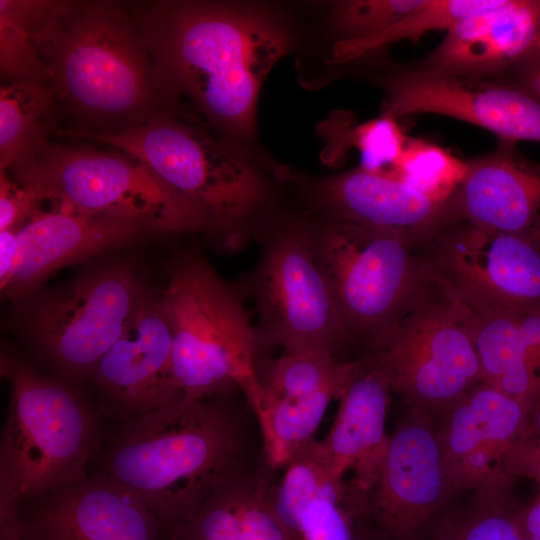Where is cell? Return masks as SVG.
I'll return each mask as SVG.
<instances>
[{"label": "cell", "mask_w": 540, "mask_h": 540, "mask_svg": "<svg viewBox=\"0 0 540 540\" xmlns=\"http://www.w3.org/2000/svg\"><path fill=\"white\" fill-rule=\"evenodd\" d=\"M151 58V80L166 106L187 98L216 128L251 138L258 96L289 47L283 25L251 4L131 2Z\"/></svg>", "instance_id": "6da1fadb"}, {"label": "cell", "mask_w": 540, "mask_h": 540, "mask_svg": "<svg viewBox=\"0 0 540 540\" xmlns=\"http://www.w3.org/2000/svg\"><path fill=\"white\" fill-rule=\"evenodd\" d=\"M0 11L27 30L60 109L76 122L56 135L119 134L166 113L129 4L2 0Z\"/></svg>", "instance_id": "7a4b0ae2"}, {"label": "cell", "mask_w": 540, "mask_h": 540, "mask_svg": "<svg viewBox=\"0 0 540 540\" xmlns=\"http://www.w3.org/2000/svg\"><path fill=\"white\" fill-rule=\"evenodd\" d=\"M239 439L232 415L212 398L177 400L125 418L101 474L139 497L166 533L240 472Z\"/></svg>", "instance_id": "3957f363"}, {"label": "cell", "mask_w": 540, "mask_h": 540, "mask_svg": "<svg viewBox=\"0 0 540 540\" xmlns=\"http://www.w3.org/2000/svg\"><path fill=\"white\" fill-rule=\"evenodd\" d=\"M172 334L177 400L209 399L239 388L254 408L261 397L258 336L239 292L196 254L179 260L158 294Z\"/></svg>", "instance_id": "277c9868"}, {"label": "cell", "mask_w": 540, "mask_h": 540, "mask_svg": "<svg viewBox=\"0 0 540 540\" xmlns=\"http://www.w3.org/2000/svg\"><path fill=\"white\" fill-rule=\"evenodd\" d=\"M9 405L0 444V514L84 478L96 441L93 416L67 384L27 362L1 356Z\"/></svg>", "instance_id": "5b68a950"}, {"label": "cell", "mask_w": 540, "mask_h": 540, "mask_svg": "<svg viewBox=\"0 0 540 540\" xmlns=\"http://www.w3.org/2000/svg\"><path fill=\"white\" fill-rule=\"evenodd\" d=\"M42 202L130 219L150 232L209 229L202 212L133 156L43 142L6 170Z\"/></svg>", "instance_id": "8992f818"}, {"label": "cell", "mask_w": 540, "mask_h": 540, "mask_svg": "<svg viewBox=\"0 0 540 540\" xmlns=\"http://www.w3.org/2000/svg\"><path fill=\"white\" fill-rule=\"evenodd\" d=\"M310 228L350 342L374 348L434 291L419 247L405 234L331 220Z\"/></svg>", "instance_id": "52a82bcc"}, {"label": "cell", "mask_w": 540, "mask_h": 540, "mask_svg": "<svg viewBox=\"0 0 540 540\" xmlns=\"http://www.w3.org/2000/svg\"><path fill=\"white\" fill-rule=\"evenodd\" d=\"M95 140L141 161L159 178L196 206L209 229L240 245L250 221L266 198L259 173L242 158L201 130L167 113L119 134H76Z\"/></svg>", "instance_id": "ba28073f"}, {"label": "cell", "mask_w": 540, "mask_h": 540, "mask_svg": "<svg viewBox=\"0 0 540 540\" xmlns=\"http://www.w3.org/2000/svg\"><path fill=\"white\" fill-rule=\"evenodd\" d=\"M263 339L285 353L329 352L350 341L317 257L310 224L288 222L267 232L247 278Z\"/></svg>", "instance_id": "9c48e42d"}, {"label": "cell", "mask_w": 540, "mask_h": 540, "mask_svg": "<svg viewBox=\"0 0 540 540\" xmlns=\"http://www.w3.org/2000/svg\"><path fill=\"white\" fill-rule=\"evenodd\" d=\"M147 292L128 264L89 271L33 298L27 314L29 334L58 369L91 376Z\"/></svg>", "instance_id": "30bf717a"}, {"label": "cell", "mask_w": 540, "mask_h": 540, "mask_svg": "<svg viewBox=\"0 0 540 540\" xmlns=\"http://www.w3.org/2000/svg\"><path fill=\"white\" fill-rule=\"evenodd\" d=\"M432 293L373 348L369 357L383 370L392 391L412 407L427 412L445 411L482 382L465 307Z\"/></svg>", "instance_id": "8fae6325"}, {"label": "cell", "mask_w": 540, "mask_h": 540, "mask_svg": "<svg viewBox=\"0 0 540 540\" xmlns=\"http://www.w3.org/2000/svg\"><path fill=\"white\" fill-rule=\"evenodd\" d=\"M420 252L433 288L470 309H540V239L459 220Z\"/></svg>", "instance_id": "7c38bea8"}, {"label": "cell", "mask_w": 540, "mask_h": 540, "mask_svg": "<svg viewBox=\"0 0 540 540\" xmlns=\"http://www.w3.org/2000/svg\"><path fill=\"white\" fill-rule=\"evenodd\" d=\"M530 407L479 383L445 410L438 427L450 495L475 490L477 500L503 499L514 479L512 451Z\"/></svg>", "instance_id": "4fadbf2b"}, {"label": "cell", "mask_w": 540, "mask_h": 540, "mask_svg": "<svg viewBox=\"0 0 540 540\" xmlns=\"http://www.w3.org/2000/svg\"><path fill=\"white\" fill-rule=\"evenodd\" d=\"M382 113H431L482 127L502 141L540 143V101L504 81L428 76L409 68L379 78Z\"/></svg>", "instance_id": "5bb4252c"}, {"label": "cell", "mask_w": 540, "mask_h": 540, "mask_svg": "<svg viewBox=\"0 0 540 540\" xmlns=\"http://www.w3.org/2000/svg\"><path fill=\"white\" fill-rule=\"evenodd\" d=\"M414 408L393 434L369 514L382 540H411L450 495L438 427Z\"/></svg>", "instance_id": "9a60e30c"}, {"label": "cell", "mask_w": 540, "mask_h": 540, "mask_svg": "<svg viewBox=\"0 0 540 540\" xmlns=\"http://www.w3.org/2000/svg\"><path fill=\"white\" fill-rule=\"evenodd\" d=\"M446 31L441 43L409 69L428 76L501 80L540 33V0H503Z\"/></svg>", "instance_id": "2e32d148"}, {"label": "cell", "mask_w": 540, "mask_h": 540, "mask_svg": "<svg viewBox=\"0 0 540 540\" xmlns=\"http://www.w3.org/2000/svg\"><path fill=\"white\" fill-rule=\"evenodd\" d=\"M147 232L142 225L119 216L61 207L38 210L16 230L15 268L1 293L6 299L21 301L57 269L130 244Z\"/></svg>", "instance_id": "e0dca14e"}, {"label": "cell", "mask_w": 540, "mask_h": 540, "mask_svg": "<svg viewBox=\"0 0 540 540\" xmlns=\"http://www.w3.org/2000/svg\"><path fill=\"white\" fill-rule=\"evenodd\" d=\"M314 199L326 220L398 231L419 248L455 222L449 198L437 201L396 177L362 167L323 180Z\"/></svg>", "instance_id": "ac0fdd59"}, {"label": "cell", "mask_w": 540, "mask_h": 540, "mask_svg": "<svg viewBox=\"0 0 540 540\" xmlns=\"http://www.w3.org/2000/svg\"><path fill=\"white\" fill-rule=\"evenodd\" d=\"M391 391L380 367L370 358L359 361L338 397V412L327 436L310 444L333 479L345 481L352 472L351 486L365 496L377 483L389 445L385 421Z\"/></svg>", "instance_id": "d6986e66"}, {"label": "cell", "mask_w": 540, "mask_h": 540, "mask_svg": "<svg viewBox=\"0 0 540 540\" xmlns=\"http://www.w3.org/2000/svg\"><path fill=\"white\" fill-rule=\"evenodd\" d=\"M45 498L23 519L38 540H160L165 532L139 497L103 474Z\"/></svg>", "instance_id": "ffe728a7"}, {"label": "cell", "mask_w": 540, "mask_h": 540, "mask_svg": "<svg viewBox=\"0 0 540 540\" xmlns=\"http://www.w3.org/2000/svg\"><path fill=\"white\" fill-rule=\"evenodd\" d=\"M171 355V329L159 296L147 292L91 377L125 419L177 401Z\"/></svg>", "instance_id": "44dd1931"}, {"label": "cell", "mask_w": 540, "mask_h": 540, "mask_svg": "<svg viewBox=\"0 0 540 540\" xmlns=\"http://www.w3.org/2000/svg\"><path fill=\"white\" fill-rule=\"evenodd\" d=\"M449 200L457 221L540 239V164L520 154L514 143L502 141L468 161Z\"/></svg>", "instance_id": "7402d4cb"}, {"label": "cell", "mask_w": 540, "mask_h": 540, "mask_svg": "<svg viewBox=\"0 0 540 540\" xmlns=\"http://www.w3.org/2000/svg\"><path fill=\"white\" fill-rule=\"evenodd\" d=\"M273 487L240 472L220 484L168 540H298L280 521Z\"/></svg>", "instance_id": "603a6c76"}, {"label": "cell", "mask_w": 540, "mask_h": 540, "mask_svg": "<svg viewBox=\"0 0 540 540\" xmlns=\"http://www.w3.org/2000/svg\"><path fill=\"white\" fill-rule=\"evenodd\" d=\"M60 106L48 85L4 81L0 86V170L28 158L55 134Z\"/></svg>", "instance_id": "cb8c5ba5"}, {"label": "cell", "mask_w": 540, "mask_h": 540, "mask_svg": "<svg viewBox=\"0 0 540 540\" xmlns=\"http://www.w3.org/2000/svg\"><path fill=\"white\" fill-rule=\"evenodd\" d=\"M358 364L359 361H342L324 351L285 353L265 362L262 370L257 369L259 402L263 398L306 396L326 390L340 395Z\"/></svg>", "instance_id": "d4e9b609"}, {"label": "cell", "mask_w": 540, "mask_h": 540, "mask_svg": "<svg viewBox=\"0 0 540 540\" xmlns=\"http://www.w3.org/2000/svg\"><path fill=\"white\" fill-rule=\"evenodd\" d=\"M368 498L345 481L331 480L304 508L299 522L302 540H380L363 526Z\"/></svg>", "instance_id": "484cf974"}, {"label": "cell", "mask_w": 540, "mask_h": 540, "mask_svg": "<svg viewBox=\"0 0 540 540\" xmlns=\"http://www.w3.org/2000/svg\"><path fill=\"white\" fill-rule=\"evenodd\" d=\"M503 0H423L408 15L385 31L358 41H338L334 62H344L400 40L417 41L434 30H448L458 20L499 6Z\"/></svg>", "instance_id": "4316f807"}, {"label": "cell", "mask_w": 540, "mask_h": 540, "mask_svg": "<svg viewBox=\"0 0 540 540\" xmlns=\"http://www.w3.org/2000/svg\"><path fill=\"white\" fill-rule=\"evenodd\" d=\"M322 132L327 142L325 154L332 161L355 148L360 152L362 168L384 174L392 169L408 140L397 119L386 113L357 126L332 121Z\"/></svg>", "instance_id": "83f0119b"}, {"label": "cell", "mask_w": 540, "mask_h": 540, "mask_svg": "<svg viewBox=\"0 0 540 540\" xmlns=\"http://www.w3.org/2000/svg\"><path fill=\"white\" fill-rule=\"evenodd\" d=\"M468 169L446 149L422 139L408 138L404 149L387 173L427 196L446 201L456 191Z\"/></svg>", "instance_id": "f1b7e54d"}, {"label": "cell", "mask_w": 540, "mask_h": 540, "mask_svg": "<svg viewBox=\"0 0 540 540\" xmlns=\"http://www.w3.org/2000/svg\"><path fill=\"white\" fill-rule=\"evenodd\" d=\"M286 468L280 484L273 487L272 504L283 525L298 540H302L299 522L304 508L335 479L312 453L310 445L297 454Z\"/></svg>", "instance_id": "f546056e"}, {"label": "cell", "mask_w": 540, "mask_h": 540, "mask_svg": "<svg viewBox=\"0 0 540 540\" xmlns=\"http://www.w3.org/2000/svg\"><path fill=\"white\" fill-rule=\"evenodd\" d=\"M530 408L540 395V309H519L509 368L495 387Z\"/></svg>", "instance_id": "4dcf8cb0"}, {"label": "cell", "mask_w": 540, "mask_h": 540, "mask_svg": "<svg viewBox=\"0 0 540 540\" xmlns=\"http://www.w3.org/2000/svg\"><path fill=\"white\" fill-rule=\"evenodd\" d=\"M423 0H344L331 4L330 22L339 41H358L390 28Z\"/></svg>", "instance_id": "1f68e13d"}, {"label": "cell", "mask_w": 540, "mask_h": 540, "mask_svg": "<svg viewBox=\"0 0 540 540\" xmlns=\"http://www.w3.org/2000/svg\"><path fill=\"white\" fill-rule=\"evenodd\" d=\"M428 540H522L505 499L477 500L475 508L462 517L450 520Z\"/></svg>", "instance_id": "d6a6232c"}, {"label": "cell", "mask_w": 540, "mask_h": 540, "mask_svg": "<svg viewBox=\"0 0 540 540\" xmlns=\"http://www.w3.org/2000/svg\"><path fill=\"white\" fill-rule=\"evenodd\" d=\"M0 70L6 81L48 85L45 66L27 30L0 15Z\"/></svg>", "instance_id": "836d02e7"}, {"label": "cell", "mask_w": 540, "mask_h": 540, "mask_svg": "<svg viewBox=\"0 0 540 540\" xmlns=\"http://www.w3.org/2000/svg\"><path fill=\"white\" fill-rule=\"evenodd\" d=\"M40 203L6 170H0V231L20 228L38 211Z\"/></svg>", "instance_id": "e575fe53"}, {"label": "cell", "mask_w": 540, "mask_h": 540, "mask_svg": "<svg viewBox=\"0 0 540 540\" xmlns=\"http://www.w3.org/2000/svg\"><path fill=\"white\" fill-rule=\"evenodd\" d=\"M540 458V395L530 408L525 427L512 451L509 471L513 478L522 476Z\"/></svg>", "instance_id": "d590c367"}, {"label": "cell", "mask_w": 540, "mask_h": 540, "mask_svg": "<svg viewBox=\"0 0 540 540\" xmlns=\"http://www.w3.org/2000/svg\"><path fill=\"white\" fill-rule=\"evenodd\" d=\"M507 75L510 80L504 82L524 90L540 101V33Z\"/></svg>", "instance_id": "8d00e7d4"}, {"label": "cell", "mask_w": 540, "mask_h": 540, "mask_svg": "<svg viewBox=\"0 0 540 540\" xmlns=\"http://www.w3.org/2000/svg\"><path fill=\"white\" fill-rule=\"evenodd\" d=\"M522 540H540V493L527 505L514 510Z\"/></svg>", "instance_id": "74e56055"}, {"label": "cell", "mask_w": 540, "mask_h": 540, "mask_svg": "<svg viewBox=\"0 0 540 540\" xmlns=\"http://www.w3.org/2000/svg\"><path fill=\"white\" fill-rule=\"evenodd\" d=\"M17 229L0 231V288L9 282L15 268L17 257Z\"/></svg>", "instance_id": "f35d334b"}, {"label": "cell", "mask_w": 540, "mask_h": 540, "mask_svg": "<svg viewBox=\"0 0 540 540\" xmlns=\"http://www.w3.org/2000/svg\"><path fill=\"white\" fill-rule=\"evenodd\" d=\"M0 540H38L27 530L20 509L0 515Z\"/></svg>", "instance_id": "ab89813d"}, {"label": "cell", "mask_w": 540, "mask_h": 540, "mask_svg": "<svg viewBox=\"0 0 540 540\" xmlns=\"http://www.w3.org/2000/svg\"><path fill=\"white\" fill-rule=\"evenodd\" d=\"M522 477L533 479L540 484V458L526 469Z\"/></svg>", "instance_id": "60d3db41"}]
</instances>
